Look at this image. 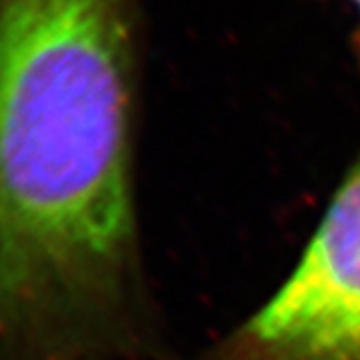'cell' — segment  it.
Listing matches in <instances>:
<instances>
[{
    "label": "cell",
    "instance_id": "obj_1",
    "mask_svg": "<svg viewBox=\"0 0 360 360\" xmlns=\"http://www.w3.org/2000/svg\"><path fill=\"white\" fill-rule=\"evenodd\" d=\"M142 0H0V360H174L136 210Z\"/></svg>",
    "mask_w": 360,
    "mask_h": 360
},
{
    "label": "cell",
    "instance_id": "obj_3",
    "mask_svg": "<svg viewBox=\"0 0 360 360\" xmlns=\"http://www.w3.org/2000/svg\"><path fill=\"white\" fill-rule=\"evenodd\" d=\"M350 2H352V4H354V8L359 11V18H360V0H350ZM352 46H354V56H356V60H359V66H360V22H359V28L354 30Z\"/></svg>",
    "mask_w": 360,
    "mask_h": 360
},
{
    "label": "cell",
    "instance_id": "obj_2",
    "mask_svg": "<svg viewBox=\"0 0 360 360\" xmlns=\"http://www.w3.org/2000/svg\"><path fill=\"white\" fill-rule=\"evenodd\" d=\"M194 360H360V155L281 288Z\"/></svg>",
    "mask_w": 360,
    "mask_h": 360
}]
</instances>
